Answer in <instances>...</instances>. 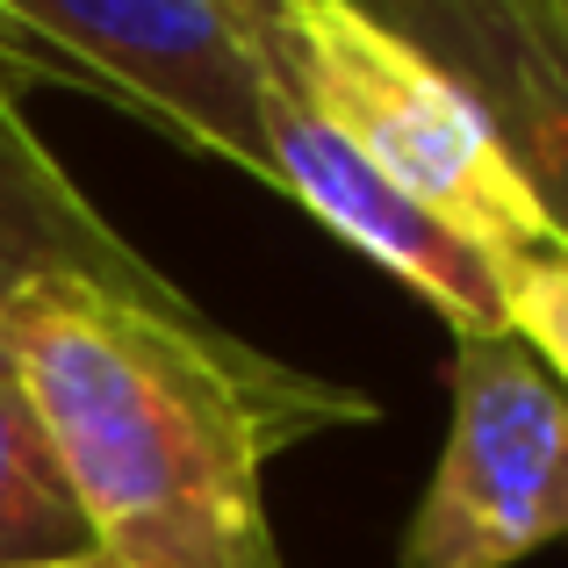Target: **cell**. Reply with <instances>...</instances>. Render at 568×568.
I'll use <instances>...</instances> for the list:
<instances>
[{
    "mask_svg": "<svg viewBox=\"0 0 568 568\" xmlns=\"http://www.w3.org/2000/svg\"><path fill=\"white\" fill-rule=\"evenodd\" d=\"M14 382L123 568H288L266 460L382 417L367 388L245 346L202 303L159 310L94 281H43L14 310Z\"/></svg>",
    "mask_w": 568,
    "mask_h": 568,
    "instance_id": "6da1fadb",
    "label": "cell"
},
{
    "mask_svg": "<svg viewBox=\"0 0 568 568\" xmlns=\"http://www.w3.org/2000/svg\"><path fill=\"white\" fill-rule=\"evenodd\" d=\"M252 43L346 152L446 231L497 260L561 245L475 94L361 0H274Z\"/></svg>",
    "mask_w": 568,
    "mask_h": 568,
    "instance_id": "7a4b0ae2",
    "label": "cell"
},
{
    "mask_svg": "<svg viewBox=\"0 0 568 568\" xmlns=\"http://www.w3.org/2000/svg\"><path fill=\"white\" fill-rule=\"evenodd\" d=\"M568 540V388L518 338H454V417L396 568H511Z\"/></svg>",
    "mask_w": 568,
    "mask_h": 568,
    "instance_id": "3957f363",
    "label": "cell"
},
{
    "mask_svg": "<svg viewBox=\"0 0 568 568\" xmlns=\"http://www.w3.org/2000/svg\"><path fill=\"white\" fill-rule=\"evenodd\" d=\"M0 14L87 72L101 101L274 187L266 58L223 0H0Z\"/></svg>",
    "mask_w": 568,
    "mask_h": 568,
    "instance_id": "277c9868",
    "label": "cell"
},
{
    "mask_svg": "<svg viewBox=\"0 0 568 568\" xmlns=\"http://www.w3.org/2000/svg\"><path fill=\"white\" fill-rule=\"evenodd\" d=\"M266 159H274V194H288L324 231H338L353 252H367L382 274H396L417 303L439 310L454 338H511L497 252L468 245L439 216H425L410 194H396L361 152H346L281 87L274 65H266Z\"/></svg>",
    "mask_w": 568,
    "mask_h": 568,
    "instance_id": "5b68a950",
    "label": "cell"
},
{
    "mask_svg": "<svg viewBox=\"0 0 568 568\" xmlns=\"http://www.w3.org/2000/svg\"><path fill=\"white\" fill-rule=\"evenodd\" d=\"M439 58L489 115L518 181L568 245V0H361Z\"/></svg>",
    "mask_w": 568,
    "mask_h": 568,
    "instance_id": "8992f818",
    "label": "cell"
},
{
    "mask_svg": "<svg viewBox=\"0 0 568 568\" xmlns=\"http://www.w3.org/2000/svg\"><path fill=\"white\" fill-rule=\"evenodd\" d=\"M43 281H94L159 310L194 303L130 237H115V223L65 181V166L22 123V94L0 87V382H14V310Z\"/></svg>",
    "mask_w": 568,
    "mask_h": 568,
    "instance_id": "52a82bcc",
    "label": "cell"
},
{
    "mask_svg": "<svg viewBox=\"0 0 568 568\" xmlns=\"http://www.w3.org/2000/svg\"><path fill=\"white\" fill-rule=\"evenodd\" d=\"M87 547H94L87 511L29 410L22 382H0V568H43L87 555Z\"/></svg>",
    "mask_w": 568,
    "mask_h": 568,
    "instance_id": "ba28073f",
    "label": "cell"
},
{
    "mask_svg": "<svg viewBox=\"0 0 568 568\" xmlns=\"http://www.w3.org/2000/svg\"><path fill=\"white\" fill-rule=\"evenodd\" d=\"M504 317L518 346L568 388V245L504 260Z\"/></svg>",
    "mask_w": 568,
    "mask_h": 568,
    "instance_id": "9c48e42d",
    "label": "cell"
},
{
    "mask_svg": "<svg viewBox=\"0 0 568 568\" xmlns=\"http://www.w3.org/2000/svg\"><path fill=\"white\" fill-rule=\"evenodd\" d=\"M0 87H8V94H29V87H80V94H94L87 72H72L51 43H37L29 29H14L8 14H0Z\"/></svg>",
    "mask_w": 568,
    "mask_h": 568,
    "instance_id": "30bf717a",
    "label": "cell"
},
{
    "mask_svg": "<svg viewBox=\"0 0 568 568\" xmlns=\"http://www.w3.org/2000/svg\"><path fill=\"white\" fill-rule=\"evenodd\" d=\"M43 568H123V561H109L101 547H87V555H65V561H43Z\"/></svg>",
    "mask_w": 568,
    "mask_h": 568,
    "instance_id": "8fae6325",
    "label": "cell"
},
{
    "mask_svg": "<svg viewBox=\"0 0 568 568\" xmlns=\"http://www.w3.org/2000/svg\"><path fill=\"white\" fill-rule=\"evenodd\" d=\"M223 8H231V14H237V22H245V29H252V22H260V14H266V8H274V0H223Z\"/></svg>",
    "mask_w": 568,
    "mask_h": 568,
    "instance_id": "7c38bea8",
    "label": "cell"
}]
</instances>
